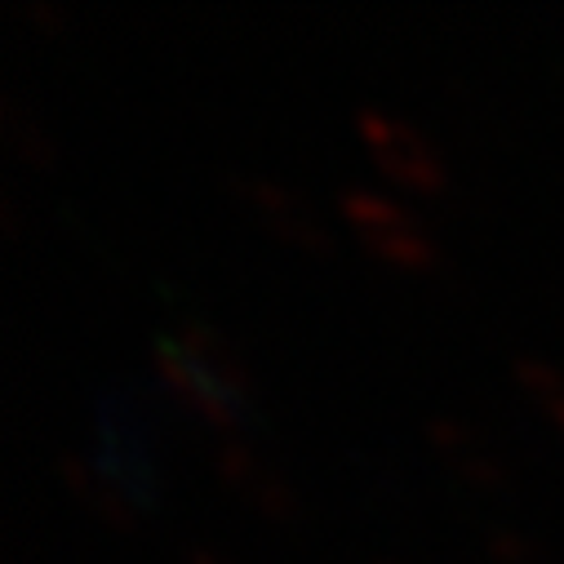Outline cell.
Masks as SVG:
<instances>
[{
    "label": "cell",
    "mask_w": 564,
    "mask_h": 564,
    "mask_svg": "<svg viewBox=\"0 0 564 564\" xmlns=\"http://www.w3.org/2000/svg\"><path fill=\"white\" fill-rule=\"evenodd\" d=\"M0 143H6L23 165H50V133L36 111L19 98H0Z\"/></svg>",
    "instance_id": "9c48e42d"
},
{
    "label": "cell",
    "mask_w": 564,
    "mask_h": 564,
    "mask_svg": "<svg viewBox=\"0 0 564 564\" xmlns=\"http://www.w3.org/2000/svg\"><path fill=\"white\" fill-rule=\"evenodd\" d=\"M511 373H516L520 391L533 400V409L564 436V373L555 365H546L542 356H516Z\"/></svg>",
    "instance_id": "ba28073f"
},
{
    "label": "cell",
    "mask_w": 564,
    "mask_h": 564,
    "mask_svg": "<svg viewBox=\"0 0 564 564\" xmlns=\"http://www.w3.org/2000/svg\"><path fill=\"white\" fill-rule=\"evenodd\" d=\"M152 365L161 382L209 427H231L249 404L253 378L245 356L200 321H178L174 329L156 334Z\"/></svg>",
    "instance_id": "6da1fadb"
},
{
    "label": "cell",
    "mask_w": 564,
    "mask_h": 564,
    "mask_svg": "<svg viewBox=\"0 0 564 564\" xmlns=\"http://www.w3.org/2000/svg\"><path fill=\"white\" fill-rule=\"evenodd\" d=\"M214 471H218L223 485H227L249 511H258L262 520H271V524L294 520V489H290V480L280 476L258 449H249V445H240V441H218V449H214Z\"/></svg>",
    "instance_id": "5b68a950"
},
{
    "label": "cell",
    "mask_w": 564,
    "mask_h": 564,
    "mask_svg": "<svg viewBox=\"0 0 564 564\" xmlns=\"http://www.w3.org/2000/svg\"><path fill=\"white\" fill-rule=\"evenodd\" d=\"M338 214L347 218V227L387 262L395 267H432L436 262V240L422 231L400 205H391L387 196L369 192V187H343L338 192Z\"/></svg>",
    "instance_id": "3957f363"
},
{
    "label": "cell",
    "mask_w": 564,
    "mask_h": 564,
    "mask_svg": "<svg viewBox=\"0 0 564 564\" xmlns=\"http://www.w3.org/2000/svg\"><path fill=\"white\" fill-rule=\"evenodd\" d=\"M485 555H489V564H555L533 538H524L516 529H489L485 533Z\"/></svg>",
    "instance_id": "30bf717a"
},
{
    "label": "cell",
    "mask_w": 564,
    "mask_h": 564,
    "mask_svg": "<svg viewBox=\"0 0 564 564\" xmlns=\"http://www.w3.org/2000/svg\"><path fill=\"white\" fill-rule=\"evenodd\" d=\"M183 564H236L227 551H218V546H205V542H192L187 551H183Z\"/></svg>",
    "instance_id": "8fae6325"
},
{
    "label": "cell",
    "mask_w": 564,
    "mask_h": 564,
    "mask_svg": "<svg viewBox=\"0 0 564 564\" xmlns=\"http://www.w3.org/2000/svg\"><path fill=\"white\" fill-rule=\"evenodd\" d=\"M422 436H427L432 454L476 494H498L507 489V463L502 454L471 427V422L454 417V413H432L422 422Z\"/></svg>",
    "instance_id": "277c9868"
},
{
    "label": "cell",
    "mask_w": 564,
    "mask_h": 564,
    "mask_svg": "<svg viewBox=\"0 0 564 564\" xmlns=\"http://www.w3.org/2000/svg\"><path fill=\"white\" fill-rule=\"evenodd\" d=\"M58 480L67 485L72 498H80L111 529H129L138 520V502L129 498V489L116 476L102 471V463L94 454H63L58 458Z\"/></svg>",
    "instance_id": "52a82bcc"
},
{
    "label": "cell",
    "mask_w": 564,
    "mask_h": 564,
    "mask_svg": "<svg viewBox=\"0 0 564 564\" xmlns=\"http://www.w3.org/2000/svg\"><path fill=\"white\" fill-rule=\"evenodd\" d=\"M373 564H400V560H373Z\"/></svg>",
    "instance_id": "7c38bea8"
},
{
    "label": "cell",
    "mask_w": 564,
    "mask_h": 564,
    "mask_svg": "<svg viewBox=\"0 0 564 564\" xmlns=\"http://www.w3.org/2000/svg\"><path fill=\"white\" fill-rule=\"evenodd\" d=\"M236 196L249 205V214H258V223L267 231H275L280 240H290L294 249H307V253H321L329 240H325V227L321 218L275 178H262V174H240L236 178Z\"/></svg>",
    "instance_id": "8992f818"
},
{
    "label": "cell",
    "mask_w": 564,
    "mask_h": 564,
    "mask_svg": "<svg viewBox=\"0 0 564 564\" xmlns=\"http://www.w3.org/2000/svg\"><path fill=\"white\" fill-rule=\"evenodd\" d=\"M356 133H360L365 152L373 156V165L387 178H395L400 187H409V192H441L445 187L441 156L432 152L427 138H422L413 124H404L400 116L378 111V107H360L356 111Z\"/></svg>",
    "instance_id": "7a4b0ae2"
}]
</instances>
